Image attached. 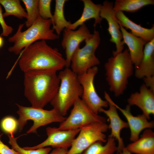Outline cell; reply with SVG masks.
<instances>
[{
  "mask_svg": "<svg viewBox=\"0 0 154 154\" xmlns=\"http://www.w3.org/2000/svg\"><path fill=\"white\" fill-rule=\"evenodd\" d=\"M24 73L32 71L57 72L66 67L65 58L56 48L49 46L45 40L37 41L23 50L19 61Z\"/></svg>",
  "mask_w": 154,
  "mask_h": 154,
  "instance_id": "1",
  "label": "cell"
},
{
  "mask_svg": "<svg viewBox=\"0 0 154 154\" xmlns=\"http://www.w3.org/2000/svg\"><path fill=\"white\" fill-rule=\"evenodd\" d=\"M56 72L49 70L24 73V94L32 107L43 108L55 97L60 83Z\"/></svg>",
  "mask_w": 154,
  "mask_h": 154,
  "instance_id": "2",
  "label": "cell"
},
{
  "mask_svg": "<svg viewBox=\"0 0 154 154\" xmlns=\"http://www.w3.org/2000/svg\"><path fill=\"white\" fill-rule=\"evenodd\" d=\"M104 68L110 91L116 97L120 96L127 88L128 78L133 73L134 65L128 50L126 48L109 58Z\"/></svg>",
  "mask_w": 154,
  "mask_h": 154,
  "instance_id": "3",
  "label": "cell"
},
{
  "mask_svg": "<svg viewBox=\"0 0 154 154\" xmlns=\"http://www.w3.org/2000/svg\"><path fill=\"white\" fill-rule=\"evenodd\" d=\"M24 24H20L16 33L9 38V41L13 43L8 48L10 52L18 55L23 49L38 40H54L59 38V36L54 33V29L50 28L52 22L50 19H44L40 17L31 26L22 31Z\"/></svg>",
  "mask_w": 154,
  "mask_h": 154,
  "instance_id": "4",
  "label": "cell"
},
{
  "mask_svg": "<svg viewBox=\"0 0 154 154\" xmlns=\"http://www.w3.org/2000/svg\"><path fill=\"white\" fill-rule=\"evenodd\" d=\"M60 83L58 91L50 102L53 108L64 116L79 98L83 90L78 75L69 68L61 70L58 75Z\"/></svg>",
  "mask_w": 154,
  "mask_h": 154,
  "instance_id": "5",
  "label": "cell"
},
{
  "mask_svg": "<svg viewBox=\"0 0 154 154\" xmlns=\"http://www.w3.org/2000/svg\"><path fill=\"white\" fill-rule=\"evenodd\" d=\"M16 105L18 108L17 113L19 116L17 121L19 132L22 131L27 121L30 120L33 121V124L27 132V133H37V130L40 127L53 122L60 123L66 118L53 108L47 110L32 106H24L18 104Z\"/></svg>",
  "mask_w": 154,
  "mask_h": 154,
  "instance_id": "6",
  "label": "cell"
},
{
  "mask_svg": "<svg viewBox=\"0 0 154 154\" xmlns=\"http://www.w3.org/2000/svg\"><path fill=\"white\" fill-rule=\"evenodd\" d=\"M85 41L84 46L81 48L79 46L78 47L71 59V70L78 75L100 63L95 54L100 41L99 31L94 29L92 36Z\"/></svg>",
  "mask_w": 154,
  "mask_h": 154,
  "instance_id": "7",
  "label": "cell"
},
{
  "mask_svg": "<svg viewBox=\"0 0 154 154\" xmlns=\"http://www.w3.org/2000/svg\"><path fill=\"white\" fill-rule=\"evenodd\" d=\"M108 129L106 122H95L81 127L78 135L66 154H81L96 142H106L107 139L105 133Z\"/></svg>",
  "mask_w": 154,
  "mask_h": 154,
  "instance_id": "8",
  "label": "cell"
},
{
  "mask_svg": "<svg viewBox=\"0 0 154 154\" xmlns=\"http://www.w3.org/2000/svg\"><path fill=\"white\" fill-rule=\"evenodd\" d=\"M97 122H106V119L94 113L79 98L73 105L68 117L60 123L58 128L61 130L79 129L84 126Z\"/></svg>",
  "mask_w": 154,
  "mask_h": 154,
  "instance_id": "9",
  "label": "cell"
},
{
  "mask_svg": "<svg viewBox=\"0 0 154 154\" xmlns=\"http://www.w3.org/2000/svg\"><path fill=\"white\" fill-rule=\"evenodd\" d=\"M98 68L93 67L86 72L78 75V78L83 90L82 99L95 114H98L102 108L108 106V103L102 100L96 92L94 84V77Z\"/></svg>",
  "mask_w": 154,
  "mask_h": 154,
  "instance_id": "10",
  "label": "cell"
},
{
  "mask_svg": "<svg viewBox=\"0 0 154 154\" xmlns=\"http://www.w3.org/2000/svg\"><path fill=\"white\" fill-rule=\"evenodd\" d=\"M80 129L61 130L58 127H48L46 129L48 137L40 144L33 147H23L26 149H35L51 146L53 148L59 147L68 149L70 147Z\"/></svg>",
  "mask_w": 154,
  "mask_h": 154,
  "instance_id": "11",
  "label": "cell"
},
{
  "mask_svg": "<svg viewBox=\"0 0 154 154\" xmlns=\"http://www.w3.org/2000/svg\"><path fill=\"white\" fill-rule=\"evenodd\" d=\"M114 3L107 0L104 1L101 5L100 16L107 21L108 27V31L111 36L110 41L115 44L116 50L113 52V56L123 51L124 43L116 12L113 9Z\"/></svg>",
  "mask_w": 154,
  "mask_h": 154,
  "instance_id": "12",
  "label": "cell"
},
{
  "mask_svg": "<svg viewBox=\"0 0 154 154\" xmlns=\"http://www.w3.org/2000/svg\"><path fill=\"white\" fill-rule=\"evenodd\" d=\"M92 34L90 33L88 28L83 24L76 30L65 29L64 30L61 44L65 50L66 65V68L70 65L72 56L80 43L91 38Z\"/></svg>",
  "mask_w": 154,
  "mask_h": 154,
  "instance_id": "13",
  "label": "cell"
},
{
  "mask_svg": "<svg viewBox=\"0 0 154 154\" xmlns=\"http://www.w3.org/2000/svg\"><path fill=\"white\" fill-rule=\"evenodd\" d=\"M104 95L105 98L108 103L109 108L107 110L102 108L99 112L103 113L108 117L110 121L108 125V129L111 130V133L108 136L112 137L117 141V151H121L125 147L123 139L121 136V132L123 129L129 127L128 125L127 122L123 120L120 117L117 109L112 103V99L108 94L104 92Z\"/></svg>",
  "mask_w": 154,
  "mask_h": 154,
  "instance_id": "14",
  "label": "cell"
},
{
  "mask_svg": "<svg viewBox=\"0 0 154 154\" xmlns=\"http://www.w3.org/2000/svg\"><path fill=\"white\" fill-rule=\"evenodd\" d=\"M113 104L119 110L127 121L130 131V140L133 142L139 138L141 131L147 129H152L154 127L153 121H149L143 114L137 116L133 115L131 112V106L127 105L125 108H122L111 100Z\"/></svg>",
  "mask_w": 154,
  "mask_h": 154,
  "instance_id": "15",
  "label": "cell"
},
{
  "mask_svg": "<svg viewBox=\"0 0 154 154\" xmlns=\"http://www.w3.org/2000/svg\"><path fill=\"white\" fill-rule=\"evenodd\" d=\"M128 105H135L142 111L148 120L150 115L154 114V92L144 84L140 86L139 92L131 94L128 98Z\"/></svg>",
  "mask_w": 154,
  "mask_h": 154,
  "instance_id": "16",
  "label": "cell"
},
{
  "mask_svg": "<svg viewBox=\"0 0 154 154\" xmlns=\"http://www.w3.org/2000/svg\"><path fill=\"white\" fill-rule=\"evenodd\" d=\"M119 24L122 35L123 41L128 47L131 61L136 68L138 66L142 59L144 47L147 42L142 38L137 37L129 32Z\"/></svg>",
  "mask_w": 154,
  "mask_h": 154,
  "instance_id": "17",
  "label": "cell"
},
{
  "mask_svg": "<svg viewBox=\"0 0 154 154\" xmlns=\"http://www.w3.org/2000/svg\"><path fill=\"white\" fill-rule=\"evenodd\" d=\"M135 75L139 79L154 76V39L145 45L143 56L135 68Z\"/></svg>",
  "mask_w": 154,
  "mask_h": 154,
  "instance_id": "18",
  "label": "cell"
},
{
  "mask_svg": "<svg viewBox=\"0 0 154 154\" xmlns=\"http://www.w3.org/2000/svg\"><path fill=\"white\" fill-rule=\"evenodd\" d=\"M125 147L131 153L154 154V132L151 129H145L141 137Z\"/></svg>",
  "mask_w": 154,
  "mask_h": 154,
  "instance_id": "19",
  "label": "cell"
},
{
  "mask_svg": "<svg viewBox=\"0 0 154 154\" xmlns=\"http://www.w3.org/2000/svg\"><path fill=\"white\" fill-rule=\"evenodd\" d=\"M115 14L119 23L129 29L135 36L142 38L147 42L154 39V24L151 28H146L131 21L123 12L116 11Z\"/></svg>",
  "mask_w": 154,
  "mask_h": 154,
  "instance_id": "20",
  "label": "cell"
},
{
  "mask_svg": "<svg viewBox=\"0 0 154 154\" xmlns=\"http://www.w3.org/2000/svg\"><path fill=\"white\" fill-rule=\"evenodd\" d=\"M81 1L83 2L84 7L81 16L76 21L70 24L67 29L74 30L91 19H94L95 20L94 24V27L98 24H100L103 19L100 15L102 5L95 4L91 0Z\"/></svg>",
  "mask_w": 154,
  "mask_h": 154,
  "instance_id": "21",
  "label": "cell"
},
{
  "mask_svg": "<svg viewBox=\"0 0 154 154\" xmlns=\"http://www.w3.org/2000/svg\"><path fill=\"white\" fill-rule=\"evenodd\" d=\"M67 1L68 0H55V10L52 20V29L58 36L64 29H67L71 24L70 21L66 19L64 15V7Z\"/></svg>",
  "mask_w": 154,
  "mask_h": 154,
  "instance_id": "22",
  "label": "cell"
},
{
  "mask_svg": "<svg viewBox=\"0 0 154 154\" xmlns=\"http://www.w3.org/2000/svg\"><path fill=\"white\" fill-rule=\"evenodd\" d=\"M154 4V0H116L113 9L115 12L134 13L144 6Z\"/></svg>",
  "mask_w": 154,
  "mask_h": 154,
  "instance_id": "23",
  "label": "cell"
},
{
  "mask_svg": "<svg viewBox=\"0 0 154 154\" xmlns=\"http://www.w3.org/2000/svg\"><path fill=\"white\" fill-rule=\"evenodd\" d=\"M106 142L104 145L101 141L96 142L89 147L81 154H114L117 151L118 147L116 145L115 138L108 136Z\"/></svg>",
  "mask_w": 154,
  "mask_h": 154,
  "instance_id": "24",
  "label": "cell"
},
{
  "mask_svg": "<svg viewBox=\"0 0 154 154\" xmlns=\"http://www.w3.org/2000/svg\"><path fill=\"white\" fill-rule=\"evenodd\" d=\"M0 4L5 9L4 18L11 15L21 19L27 17V12L19 0H0Z\"/></svg>",
  "mask_w": 154,
  "mask_h": 154,
  "instance_id": "25",
  "label": "cell"
},
{
  "mask_svg": "<svg viewBox=\"0 0 154 154\" xmlns=\"http://www.w3.org/2000/svg\"><path fill=\"white\" fill-rule=\"evenodd\" d=\"M25 5L27 14L25 25L28 28L39 17L38 8V0H22Z\"/></svg>",
  "mask_w": 154,
  "mask_h": 154,
  "instance_id": "26",
  "label": "cell"
},
{
  "mask_svg": "<svg viewBox=\"0 0 154 154\" xmlns=\"http://www.w3.org/2000/svg\"><path fill=\"white\" fill-rule=\"evenodd\" d=\"M9 143L11 146L12 149L20 154H48L52 148L49 147L35 149H26L21 147L18 144L17 141L19 137H15L8 135Z\"/></svg>",
  "mask_w": 154,
  "mask_h": 154,
  "instance_id": "27",
  "label": "cell"
},
{
  "mask_svg": "<svg viewBox=\"0 0 154 154\" xmlns=\"http://www.w3.org/2000/svg\"><path fill=\"white\" fill-rule=\"evenodd\" d=\"M1 125L4 132L13 137V133L18 127V121L13 117L7 116L2 120Z\"/></svg>",
  "mask_w": 154,
  "mask_h": 154,
  "instance_id": "28",
  "label": "cell"
},
{
  "mask_svg": "<svg viewBox=\"0 0 154 154\" xmlns=\"http://www.w3.org/2000/svg\"><path fill=\"white\" fill-rule=\"evenodd\" d=\"M51 0H38V8L39 16L44 19H52L51 11Z\"/></svg>",
  "mask_w": 154,
  "mask_h": 154,
  "instance_id": "29",
  "label": "cell"
},
{
  "mask_svg": "<svg viewBox=\"0 0 154 154\" xmlns=\"http://www.w3.org/2000/svg\"><path fill=\"white\" fill-rule=\"evenodd\" d=\"M0 24L2 29V32L1 35V36L7 37L12 33L13 29L11 26L8 25L5 21L3 16L1 6L0 4Z\"/></svg>",
  "mask_w": 154,
  "mask_h": 154,
  "instance_id": "30",
  "label": "cell"
},
{
  "mask_svg": "<svg viewBox=\"0 0 154 154\" xmlns=\"http://www.w3.org/2000/svg\"><path fill=\"white\" fill-rule=\"evenodd\" d=\"M3 134L0 132V154H20L12 149L10 148L1 140V137Z\"/></svg>",
  "mask_w": 154,
  "mask_h": 154,
  "instance_id": "31",
  "label": "cell"
},
{
  "mask_svg": "<svg viewBox=\"0 0 154 154\" xmlns=\"http://www.w3.org/2000/svg\"><path fill=\"white\" fill-rule=\"evenodd\" d=\"M145 85L154 92V76L143 78Z\"/></svg>",
  "mask_w": 154,
  "mask_h": 154,
  "instance_id": "32",
  "label": "cell"
},
{
  "mask_svg": "<svg viewBox=\"0 0 154 154\" xmlns=\"http://www.w3.org/2000/svg\"><path fill=\"white\" fill-rule=\"evenodd\" d=\"M68 149L64 148L56 147L54 149L48 154H66Z\"/></svg>",
  "mask_w": 154,
  "mask_h": 154,
  "instance_id": "33",
  "label": "cell"
},
{
  "mask_svg": "<svg viewBox=\"0 0 154 154\" xmlns=\"http://www.w3.org/2000/svg\"><path fill=\"white\" fill-rule=\"evenodd\" d=\"M116 154H132L128 151L125 148V147L123 148L121 151H117Z\"/></svg>",
  "mask_w": 154,
  "mask_h": 154,
  "instance_id": "34",
  "label": "cell"
},
{
  "mask_svg": "<svg viewBox=\"0 0 154 154\" xmlns=\"http://www.w3.org/2000/svg\"><path fill=\"white\" fill-rule=\"evenodd\" d=\"M4 44V40L3 38L0 36V49L3 46Z\"/></svg>",
  "mask_w": 154,
  "mask_h": 154,
  "instance_id": "35",
  "label": "cell"
}]
</instances>
